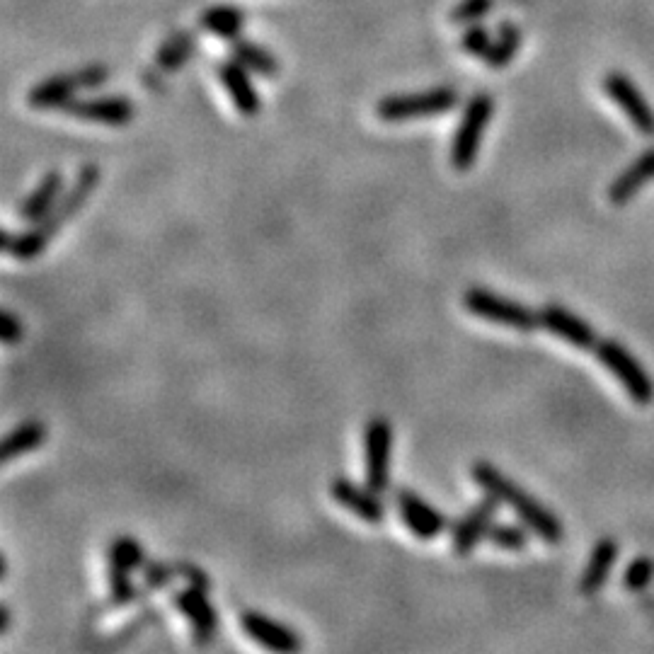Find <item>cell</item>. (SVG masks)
<instances>
[{
    "label": "cell",
    "instance_id": "6da1fadb",
    "mask_svg": "<svg viewBox=\"0 0 654 654\" xmlns=\"http://www.w3.org/2000/svg\"><path fill=\"white\" fill-rule=\"evenodd\" d=\"M100 177L102 175L97 165L93 163L83 165V168L78 170L73 185L61 194L59 204H56L42 221L32 223L30 231L3 233V252H8V255H13L15 260H22V262L34 260V257L42 255V252L47 250V245L51 243V238H54V235L63 228V223L71 221V218L83 209V204L88 202L93 189H97V185H100Z\"/></svg>",
    "mask_w": 654,
    "mask_h": 654
},
{
    "label": "cell",
    "instance_id": "7a4b0ae2",
    "mask_svg": "<svg viewBox=\"0 0 654 654\" xmlns=\"http://www.w3.org/2000/svg\"><path fill=\"white\" fill-rule=\"evenodd\" d=\"M470 475H473L475 485L485 492V495H492L499 504H507L509 509H514V514L519 516L521 524H526L531 533H536L543 543L558 545L565 538V526L562 521L550 512L545 504L538 502L536 497L529 495L524 487L514 483L509 475H504L502 470L487 461H478L473 468H470Z\"/></svg>",
    "mask_w": 654,
    "mask_h": 654
},
{
    "label": "cell",
    "instance_id": "3957f363",
    "mask_svg": "<svg viewBox=\"0 0 654 654\" xmlns=\"http://www.w3.org/2000/svg\"><path fill=\"white\" fill-rule=\"evenodd\" d=\"M495 114V97L490 93H475L463 107L461 119H458L456 131L451 141V165L453 170L468 172L478 160L480 146L487 126Z\"/></svg>",
    "mask_w": 654,
    "mask_h": 654
},
{
    "label": "cell",
    "instance_id": "277c9868",
    "mask_svg": "<svg viewBox=\"0 0 654 654\" xmlns=\"http://www.w3.org/2000/svg\"><path fill=\"white\" fill-rule=\"evenodd\" d=\"M458 107V90L456 88H429L422 93H403L388 95L376 105V117L381 122L400 124L415 122V119H434L444 117L446 112H453Z\"/></svg>",
    "mask_w": 654,
    "mask_h": 654
},
{
    "label": "cell",
    "instance_id": "5b68a950",
    "mask_svg": "<svg viewBox=\"0 0 654 654\" xmlns=\"http://www.w3.org/2000/svg\"><path fill=\"white\" fill-rule=\"evenodd\" d=\"M463 308L473 313L475 318L490 320V323L509 327V330L516 332H533L541 327V318L529 306L514 301V298L495 294L490 289H483V286H470L463 294Z\"/></svg>",
    "mask_w": 654,
    "mask_h": 654
},
{
    "label": "cell",
    "instance_id": "8992f818",
    "mask_svg": "<svg viewBox=\"0 0 654 654\" xmlns=\"http://www.w3.org/2000/svg\"><path fill=\"white\" fill-rule=\"evenodd\" d=\"M596 359L601 361V366L621 383L625 393L633 398L635 405H650L654 400V381L652 376L647 374L645 366L640 364L628 349L623 347L621 342L616 340H599L594 349Z\"/></svg>",
    "mask_w": 654,
    "mask_h": 654
},
{
    "label": "cell",
    "instance_id": "52a82bcc",
    "mask_svg": "<svg viewBox=\"0 0 654 654\" xmlns=\"http://www.w3.org/2000/svg\"><path fill=\"white\" fill-rule=\"evenodd\" d=\"M390 458H393V424L386 417H374L364 427V478L376 492L390 487Z\"/></svg>",
    "mask_w": 654,
    "mask_h": 654
},
{
    "label": "cell",
    "instance_id": "ba28073f",
    "mask_svg": "<svg viewBox=\"0 0 654 654\" xmlns=\"http://www.w3.org/2000/svg\"><path fill=\"white\" fill-rule=\"evenodd\" d=\"M604 90L606 95L611 97L613 105H616L621 112L628 117V122L635 126V131L647 139L654 136V109L650 102L645 100V95L640 93L638 85L633 83L625 73L611 71L604 78Z\"/></svg>",
    "mask_w": 654,
    "mask_h": 654
},
{
    "label": "cell",
    "instance_id": "9c48e42d",
    "mask_svg": "<svg viewBox=\"0 0 654 654\" xmlns=\"http://www.w3.org/2000/svg\"><path fill=\"white\" fill-rule=\"evenodd\" d=\"M395 504H398V514L405 529L415 538H420V541H434L449 526V519L439 509L432 507L417 492L407 490V487L395 492Z\"/></svg>",
    "mask_w": 654,
    "mask_h": 654
},
{
    "label": "cell",
    "instance_id": "30bf717a",
    "mask_svg": "<svg viewBox=\"0 0 654 654\" xmlns=\"http://www.w3.org/2000/svg\"><path fill=\"white\" fill-rule=\"evenodd\" d=\"M497 507H499L497 499L487 495L485 499H480L475 507H470L456 524H453L451 529L453 553L466 558V555H470L475 548H478L480 541H485L487 531H490V526L495 524Z\"/></svg>",
    "mask_w": 654,
    "mask_h": 654
},
{
    "label": "cell",
    "instance_id": "8fae6325",
    "mask_svg": "<svg viewBox=\"0 0 654 654\" xmlns=\"http://www.w3.org/2000/svg\"><path fill=\"white\" fill-rule=\"evenodd\" d=\"M330 495L342 509L359 516L364 524L378 526L386 519V504H383L381 492L371 490L369 485L361 487L354 483V480L342 478L340 475V478H335L330 483Z\"/></svg>",
    "mask_w": 654,
    "mask_h": 654
},
{
    "label": "cell",
    "instance_id": "7c38bea8",
    "mask_svg": "<svg viewBox=\"0 0 654 654\" xmlns=\"http://www.w3.org/2000/svg\"><path fill=\"white\" fill-rule=\"evenodd\" d=\"M240 628H243V633L248 635L252 642L262 645L265 650L289 654L298 652L303 647L301 635H298L294 628L274 621V618H269L260 611H245L243 616H240Z\"/></svg>",
    "mask_w": 654,
    "mask_h": 654
},
{
    "label": "cell",
    "instance_id": "4fadbf2b",
    "mask_svg": "<svg viewBox=\"0 0 654 654\" xmlns=\"http://www.w3.org/2000/svg\"><path fill=\"white\" fill-rule=\"evenodd\" d=\"M216 76L221 80L223 90L231 97L233 107L238 109L243 117H257L262 109V97L257 93V85L252 80L250 71L233 56L216 63Z\"/></svg>",
    "mask_w": 654,
    "mask_h": 654
},
{
    "label": "cell",
    "instance_id": "5bb4252c",
    "mask_svg": "<svg viewBox=\"0 0 654 654\" xmlns=\"http://www.w3.org/2000/svg\"><path fill=\"white\" fill-rule=\"evenodd\" d=\"M68 117L83 119V122L107 124V126H124L134 119L136 107L129 97L124 95H102V97H76L66 107Z\"/></svg>",
    "mask_w": 654,
    "mask_h": 654
},
{
    "label": "cell",
    "instance_id": "9a60e30c",
    "mask_svg": "<svg viewBox=\"0 0 654 654\" xmlns=\"http://www.w3.org/2000/svg\"><path fill=\"white\" fill-rule=\"evenodd\" d=\"M538 318H541L543 330H548L550 335L572 344V347L582 349V352H594L596 344H599L594 327L584 318H579V315L558 306V303H548V306L538 313Z\"/></svg>",
    "mask_w": 654,
    "mask_h": 654
},
{
    "label": "cell",
    "instance_id": "2e32d148",
    "mask_svg": "<svg viewBox=\"0 0 654 654\" xmlns=\"http://www.w3.org/2000/svg\"><path fill=\"white\" fill-rule=\"evenodd\" d=\"M206 594L209 592H204V589L199 587H189V584L185 589H177V592L172 594V604L185 616V621L194 633V640H197L199 645H206V642L214 638L218 628L216 608Z\"/></svg>",
    "mask_w": 654,
    "mask_h": 654
},
{
    "label": "cell",
    "instance_id": "e0dca14e",
    "mask_svg": "<svg viewBox=\"0 0 654 654\" xmlns=\"http://www.w3.org/2000/svg\"><path fill=\"white\" fill-rule=\"evenodd\" d=\"M654 180V146L647 148L640 158H635L633 163L625 168L616 180L608 187V199L611 204L623 206L628 204L630 199H635L640 194V189L650 185Z\"/></svg>",
    "mask_w": 654,
    "mask_h": 654
},
{
    "label": "cell",
    "instance_id": "ac0fdd59",
    "mask_svg": "<svg viewBox=\"0 0 654 654\" xmlns=\"http://www.w3.org/2000/svg\"><path fill=\"white\" fill-rule=\"evenodd\" d=\"M63 187H66V180H63V175L59 170L47 172V175L39 180V185L32 189L30 197L20 204L17 216H20L25 223H30V226L32 223L42 221V218L47 216L56 204H59L61 194L66 192Z\"/></svg>",
    "mask_w": 654,
    "mask_h": 654
},
{
    "label": "cell",
    "instance_id": "d6986e66",
    "mask_svg": "<svg viewBox=\"0 0 654 654\" xmlns=\"http://www.w3.org/2000/svg\"><path fill=\"white\" fill-rule=\"evenodd\" d=\"M618 543L613 541L611 536L601 538L599 543L594 545L592 555H589L587 567H584L582 577H579V592L584 596H594L596 592L606 587L608 575H611L613 565L618 560Z\"/></svg>",
    "mask_w": 654,
    "mask_h": 654
},
{
    "label": "cell",
    "instance_id": "ffe728a7",
    "mask_svg": "<svg viewBox=\"0 0 654 654\" xmlns=\"http://www.w3.org/2000/svg\"><path fill=\"white\" fill-rule=\"evenodd\" d=\"M78 83L76 76H51L42 83H37L27 95V105L32 109H42V112H49V109H63L71 105L76 100L78 93Z\"/></svg>",
    "mask_w": 654,
    "mask_h": 654
},
{
    "label": "cell",
    "instance_id": "44dd1931",
    "mask_svg": "<svg viewBox=\"0 0 654 654\" xmlns=\"http://www.w3.org/2000/svg\"><path fill=\"white\" fill-rule=\"evenodd\" d=\"M245 10L238 5H211L199 15V27L218 39H238L245 30Z\"/></svg>",
    "mask_w": 654,
    "mask_h": 654
},
{
    "label": "cell",
    "instance_id": "7402d4cb",
    "mask_svg": "<svg viewBox=\"0 0 654 654\" xmlns=\"http://www.w3.org/2000/svg\"><path fill=\"white\" fill-rule=\"evenodd\" d=\"M231 56L235 61L243 63L250 73L262 78H277L279 76V61L272 51L260 47L257 42H250V39H233L231 42Z\"/></svg>",
    "mask_w": 654,
    "mask_h": 654
},
{
    "label": "cell",
    "instance_id": "603a6c76",
    "mask_svg": "<svg viewBox=\"0 0 654 654\" xmlns=\"http://www.w3.org/2000/svg\"><path fill=\"white\" fill-rule=\"evenodd\" d=\"M44 439H47V427H44V424L39 420H30V422L20 424V427H15L13 432H10L3 439V449H0V461H3V463L15 461V458H20V456H25V453L39 449V446L44 444Z\"/></svg>",
    "mask_w": 654,
    "mask_h": 654
},
{
    "label": "cell",
    "instance_id": "cb8c5ba5",
    "mask_svg": "<svg viewBox=\"0 0 654 654\" xmlns=\"http://www.w3.org/2000/svg\"><path fill=\"white\" fill-rule=\"evenodd\" d=\"M194 49H197V34L189 30L172 32L156 51L158 71L170 73V71H177V68H182L189 59H192Z\"/></svg>",
    "mask_w": 654,
    "mask_h": 654
},
{
    "label": "cell",
    "instance_id": "d4e9b609",
    "mask_svg": "<svg viewBox=\"0 0 654 654\" xmlns=\"http://www.w3.org/2000/svg\"><path fill=\"white\" fill-rule=\"evenodd\" d=\"M521 47V30L514 25V22H502L497 27L495 39H492V47L485 54V63L490 68H507L509 63L514 61V56L519 54Z\"/></svg>",
    "mask_w": 654,
    "mask_h": 654
},
{
    "label": "cell",
    "instance_id": "484cf974",
    "mask_svg": "<svg viewBox=\"0 0 654 654\" xmlns=\"http://www.w3.org/2000/svg\"><path fill=\"white\" fill-rule=\"evenodd\" d=\"M529 526L519 524H492L490 531H487V543H492L499 550H507V553H521V550L529 548Z\"/></svg>",
    "mask_w": 654,
    "mask_h": 654
},
{
    "label": "cell",
    "instance_id": "4316f807",
    "mask_svg": "<svg viewBox=\"0 0 654 654\" xmlns=\"http://www.w3.org/2000/svg\"><path fill=\"white\" fill-rule=\"evenodd\" d=\"M129 567L119 565V562L107 560V584H109V604L126 606L136 599V587L131 582Z\"/></svg>",
    "mask_w": 654,
    "mask_h": 654
},
{
    "label": "cell",
    "instance_id": "83f0119b",
    "mask_svg": "<svg viewBox=\"0 0 654 654\" xmlns=\"http://www.w3.org/2000/svg\"><path fill=\"white\" fill-rule=\"evenodd\" d=\"M107 560L119 562V565L129 567L131 572L143 570L146 565V553H143V545L131 536H119L114 538L112 545L107 550Z\"/></svg>",
    "mask_w": 654,
    "mask_h": 654
},
{
    "label": "cell",
    "instance_id": "f1b7e54d",
    "mask_svg": "<svg viewBox=\"0 0 654 654\" xmlns=\"http://www.w3.org/2000/svg\"><path fill=\"white\" fill-rule=\"evenodd\" d=\"M492 39H495V34L487 30L483 22H473V25H466V27H463V34H461L463 54L473 56V59H485V54L492 47Z\"/></svg>",
    "mask_w": 654,
    "mask_h": 654
},
{
    "label": "cell",
    "instance_id": "f546056e",
    "mask_svg": "<svg viewBox=\"0 0 654 654\" xmlns=\"http://www.w3.org/2000/svg\"><path fill=\"white\" fill-rule=\"evenodd\" d=\"M497 0H458L456 5H453L451 10V17L449 20L453 25H473V22H483L487 15L495 10Z\"/></svg>",
    "mask_w": 654,
    "mask_h": 654
},
{
    "label": "cell",
    "instance_id": "4dcf8cb0",
    "mask_svg": "<svg viewBox=\"0 0 654 654\" xmlns=\"http://www.w3.org/2000/svg\"><path fill=\"white\" fill-rule=\"evenodd\" d=\"M652 579H654V560L650 555H640V558H635L628 567H625L623 584L628 592H642V589L650 587Z\"/></svg>",
    "mask_w": 654,
    "mask_h": 654
},
{
    "label": "cell",
    "instance_id": "1f68e13d",
    "mask_svg": "<svg viewBox=\"0 0 654 654\" xmlns=\"http://www.w3.org/2000/svg\"><path fill=\"white\" fill-rule=\"evenodd\" d=\"M177 577L175 572V565H168V562H160V560H151L143 565V584H146V589H165L172 579Z\"/></svg>",
    "mask_w": 654,
    "mask_h": 654
},
{
    "label": "cell",
    "instance_id": "d6a6232c",
    "mask_svg": "<svg viewBox=\"0 0 654 654\" xmlns=\"http://www.w3.org/2000/svg\"><path fill=\"white\" fill-rule=\"evenodd\" d=\"M73 76H76L80 90H97L109 80V68L105 63H90V66L78 68Z\"/></svg>",
    "mask_w": 654,
    "mask_h": 654
},
{
    "label": "cell",
    "instance_id": "836d02e7",
    "mask_svg": "<svg viewBox=\"0 0 654 654\" xmlns=\"http://www.w3.org/2000/svg\"><path fill=\"white\" fill-rule=\"evenodd\" d=\"M175 572H177V579H185L189 587H199L204 589V592H209L211 589V579L202 567H197L194 562H187V560H180L175 562Z\"/></svg>",
    "mask_w": 654,
    "mask_h": 654
},
{
    "label": "cell",
    "instance_id": "e575fe53",
    "mask_svg": "<svg viewBox=\"0 0 654 654\" xmlns=\"http://www.w3.org/2000/svg\"><path fill=\"white\" fill-rule=\"evenodd\" d=\"M0 337H3L5 347H13L15 342H20L22 323L13 311H3V315H0Z\"/></svg>",
    "mask_w": 654,
    "mask_h": 654
},
{
    "label": "cell",
    "instance_id": "d590c367",
    "mask_svg": "<svg viewBox=\"0 0 654 654\" xmlns=\"http://www.w3.org/2000/svg\"><path fill=\"white\" fill-rule=\"evenodd\" d=\"M8 628H10V608L3 604L0 606V638L8 633Z\"/></svg>",
    "mask_w": 654,
    "mask_h": 654
}]
</instances>
